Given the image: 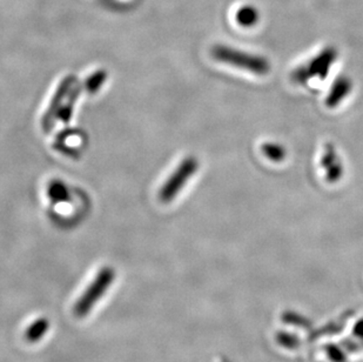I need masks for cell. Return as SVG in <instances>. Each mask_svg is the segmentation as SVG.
Instances as JSON below:
<instances>
[{
    "label": "cell",
    "mask_w": 363,
    "mask_h": 362,
    "mask_svg": "<svg viewBox=\"0 0 363 362\" xmlns=\"http://www.w3.org/2000/svg\"><path fill=\"white\" fill-rule=\"evenodd\" d=\"M114 278H116V272L111 267H104L99 270L96 279L82 293V297L78 299L73 307V313L77 318H84L89 314L91 309L99 301L100 297H103L104 294L106 293V290L110 288Z\"/></svg>",
    "instance_id": "6da1fadb"
},
{
    "label": "cell",
    "mask_w": 363,
    "mask_h": 362,
    "mask_svg": "<svg viewBox=\"0 0 363 362\" xmlns=\"http://www.w3.org/2000/svg\"><path fill=\"white\" fill-rule=\"evenodd\" d=\"M212 55L218 62L233 65L238 69L246 70L255 75H264L268 72L269 66L264 59L248 55L246 52L238 51L228 46H216L212 50Z\"/></svg>",
    "instance_id": "7a4b0ae2"
},
{
    "label": "cell",
    "mask_w": 363,
    "mask_h": 362,
    "mask_svg": "<svg viewBox=\"0 0 363 362\" xmlns=\"http://www.w3.org/2000/svg\"><path fill=\"white\" fill-rule=\"evenodd\" d=\"M196 170H198V161L196 159L187 158L182 161L180 166L175 170L174 173L168 178L160 190L159 193L160 202L164 204L171 202L175 198V195L179 194V192L182 191V187L187 184V181L192 178Z\"/></svg>",
    "instance_id": "3957f363"
},
{
    "label": "cell",
    "mask_w": 363,
    "mask_h": 362,
    "mask_svg": "<svg viewBox=\"0 0 363 362\" xmlns=\"http://www.w3.org/2000/svg\"><path fill=\"white\" fill-rule=\"evenodd\" d=\"M76 77L74 75H67L66 78L62 79V82L59 84L58 89L55 91V96L52 98L46 109L43 119H41V127L44 132H50L52 127L55 125V121L58 118L59 112L62 109V105L65 103V99L73 89V86L76 85Z\"/></svg>",
    "instance_id": "277c9868"
},
{
    "label": "cell",
    "mask_w": 363,
    "mask_h": 362,
    "mask_svg": "<svg viewBox=\"0 0 363 362\" xmlns=\"http://www.w3.org/2000/svg\"><path fill=\"white\" fill-rule=\"evenodd\" d=\"M50 329V322L46 318H39L25 331V339L30 344H35L44 338Z\"/></svg>",
    "instance_id": "5b68a950"
},
{
    "label": "cell",
    "mask_w": 363,
    "mask_h": 362,
    "mask_svg": "<svg viewBox=\"0 0 363 362\" xmlns=\"http://www.w3.org/2000/svg\"><path fill=\"white\" fill-rule=\"evenodd\" d=\"M80 92H82V86H73V89H71V92H69V96H67V100L64 103L62 109H60V112H59L58 119L62 120V123H69V119H71L73 109H74V104H76Z\"/></svg>",
    "instance_id": "8992f818"
},
{
    "label": "cell",
    "mask_w": 363,
    "mask_h": 362,
    "mask_svg": "<svg viewBox=\"0 0 363 362\" xmlns=\"http://www.w3.org/2000/svg\"><path fill=\"white\" fill-rule=\"evenodd\" d=\"M257 18H259V13L252 6L242 7L237 14L238 23L242 26H252L257 23Z\"/></svg>",
    "instance_id": "52a82bcc"
},
{
    "label": "cell",
    "mask_w": 363,
    "mask_h": 362,
    "mask_svg": "<svg viewBox=\"0 0 363 362\" xmlns=\"http://www.w3.org/2000/svg\"><path fill=\"white\" fill-rule=\"evenodd\" d=\"M106 80V73L104 71H98L94 75H91L89 78L86 79L85 87L89 93L96 92Z\"/></svg>",
    "instance_id": "ba28073f"
},
{
    "label": "cell",
    "mask_w": 363,
    "mask_h": 362,
    "mask_svg": "<svg viewBox=\"0 0 363 362\" xmlns=\"http://www.w3.org/2000/svg\"><path fill=\"white\" fill-rule=\"evenodd\" d=\"M50 197H51L53 200L55 202H64L67 199V188H66L65 185L60 182V181H55V182H52L51 186H50Z\"/></svg>",
    "instance_id": "9c48e42d"
}]
</instances>
